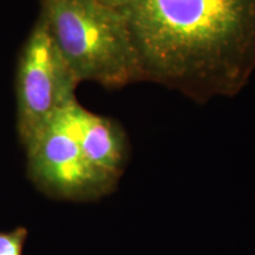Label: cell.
Here are the masks:
<instances>
[{"label":"cell","mask_w":255,"mask_h":255,"mask_svg":"<svg viewBox=\"0 0 255 255\" xmlns=\"http://www.w3.org/2000/svg\"><path fill=\"white\" fill-rule=\"evenodd\" d=\"M97 1H100L104 5L110 6V7L124 11V9L127 8V6L130 4V1H131V0H97Z\"/></svg>","instance_id":"52a82bcc"},{"label":"cell","mask_w":255,"mask_h":255,"mask_svg":"<svg viewBox=\"0 0 255 255\" xmlns=\"http://www.w3.org/2000/svg\"><path fill=\"white\" fill-rule=\"evenodd\" d=\"M27 231L18 227L11 232H0V255H23Z\"/></svg>","instance_id":"8992f818"},{"label":"cell","mask_w":255,"mask_h":255,"mask_svg":"<svg viewBox=\"0 0 255 255\" xmlns=\"http://www.w3.org/2000/svg\"><path fill=\"white\" fill-rule=\"evenodd\" d=\"M123 12L143 82L203 104L255 71V0H131Z\"/></svg>","instance_id":"6da1fadb"},{"label":"cell","mask_w":255,"mask_h":255,"mask_svg":"<svg viewBox=\"0 0 255 255\" xmlns=\"http://www.w3.org/2000/svg\"><path fill=\"white\" fill-rule=\"evenodd\" d=\"M78 84L39 14L18 65V131L24 145L60 110L77 101Z\"/></svg>","instance_id":"277c9868"},{"label":"cell","mask_w":255,"mask_h":255,"mask_svg":"<svg viewBox=\"0 0 255 255\" xmlns=\"http://www.w3.org/2000/svg\"><path fill=\"white\" fill-rule=\"evenodd\" d=\"M59 53L76 81L120 89L143 82L126 14L97 0H40Z\"/></svg>","instance_id":"7a4b0ae2"},{"label":"cell","mask_w":255,"mask_h":255,"mask_svg":"<svg viewBox=\"0 0 255 255\" xmlns=\"http://www.w3.org/2000/svg\"><path fill=\"white\" fill-rule=\"evenodd\" d=\"M73 102L46 124L26 145L28 173L50 196L65 200H94L117 186L85 157L78 138L77 110Z\"/></svg>","instance_id":"3957f363"},{"label":"cell","mask_w":255,"mask_h":255,"mask_svg":"<svg viewBox=\"0 0 255 255\" xmlns=\"http://www.w3.org/2000/svg\"><path fill=\"white\" fill-rule=\"evenodd\" d=\"M78 138L85 157L96 169L119 182L129 157V139L121 124L95 115L79 104Z\"/></svg>","instance_id":"5b68a950"}]
</instances>
